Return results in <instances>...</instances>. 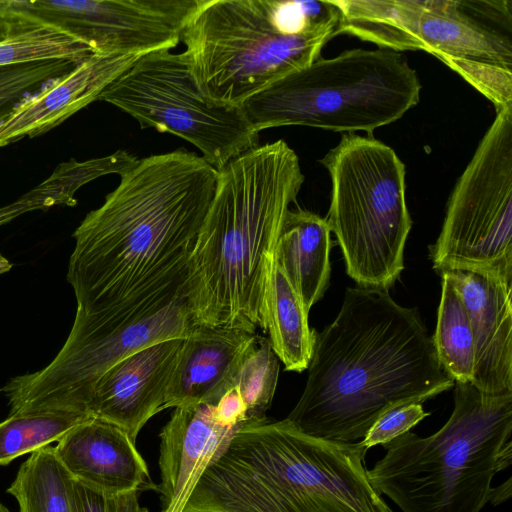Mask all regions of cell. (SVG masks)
Here are the masks:
<instances>
[{
    "mask_svg": "<svg viewBox=\"0 0 512 512\" xmlns=\"http://www.w3.org/2000/svg\"><path fill=\"white\" fill-rule=\"evenodd\" d=\"M54 451L74 480L110 498L138 491L149 482L135 441L119 426L99 418L76 425Z\"/></svg>",
    "mask_w": 512,
    "mask_h": 512,
    "instance_id": "obj_17",
    "label": "cell"
},
{
    "mask_svg": "<svg viewBox=\"0 0 512 512\" xmlns=\"http://www.w3.org/2000/svg\"><path fill=\"white\" fill-rule=\"evenodd\" d=\"M1 391H2V390L0 389V393H1Z\"/></svg>",
    "mask_w": 512,
    "mask_h": 512,
    "instance_id": "obj_36",
    "label": "cell"
},
{
    "mask_svg": "<svg viewBox=\"0 0 512 512\" xmlns=\"http://www.w3.org/2000/svg\"><path fill=\"white\" fill-rule=\"evenodd\" d=\"M76 65L66 59H50L0 66V123L21 101L67 74Z\"/></svg>",
    "mask_w": 512,
    "mask_h": 512,
    "instance_id": "obj_26",
    "label": "cell"
},
{
    "mask_svg": "<svg viewBox=\"0 0 512 512\" xmlns=\"http://www.w3.org/2000/svg\"><path fill=\"white\" fill-rule=\"evenodd\" d=\"M257 334L199 324L184 338L167 389L164 408L216 404L233 379Z\"/></svg>",
    "mask_w": 512,
    "mask_h": 512,
    "instance_id": "obj_18",
    "label": "cell"
},
{
    "mask_svg": "<svg viewBox=\"0 0 512 512\" xmlns=\"http://www.w3.org/2000/svg\"><path fill=\"white\" fill-rule=\"evenodd\" d=\"M511 496V478L506 483L493 488L490 501L493 505L503 503Z\"/></svg>",
    "mask_w": 512,
    "mask_h": 512,
    "instance_id": "obj_31",
    "label": "cell"
},
{
    "mask_svg": "<svg viewBox=\"0 0 512 512\" xmlns=\"http://www.w3.org/2000/svg\"><path fill=\"white\" fill-rule=\"evenodd\" d=\"M416 71L399 52L345 51L318 58L247 99L240 107L257 132L300 125L324 130H374L399 120L419 102Z\"/></svg>",
    "mask_w": 512,
    "mask_h": 512,
    "instance_id": "obj_6",
    "label": "cell"
},
{
    "mask_svg": "<svg viewBox=\"0 0 512 512\" xmlns=\"http://www.w3.org/2000/svg\"><path fill=\"white\" fill-rule=\"evenodd\" d=\"M421 403H410L397 406L383 413L360 441L367 450L375 445H385L403 435L429 416Z\"/></svg>",
    "mask_w": 512,
    "mask_h": 512,
    "instance_id": "obj_28",
    "label": "cell"
},
{
    "mask_svg": "<svg viewBox=\"0 0 512 512\" xmlns=\"http://www.w3.org/2000/svg\"><path fill=\"white\" fill-rule=\"evenodd\" d=\"M246 425L245 406L235 388L216 404L174 408L159 435L161 512H183L205 468Z\"/></svg>",
    "mask_w": 512,
    "mask_h": 512,
    "instance_id": "obj_13",
    "label": "cell"
},
{
    "mask_svg": "<svg viewBox=\"0 0 512 512\" xmlns=\"http://www.w3.org/2000/svg\"><path fill=\"white\" fill-rule=\"evenodd\" d=\"M72 512H113V498L73 479Z\"/></svg>",
    "mask_w": 512,
    "mask_h": 512,
    "instance_id": "obj_29",
    "label": "cell"
},
{
    "mask_svg": "<svg viewBox=\"0 0 512 512\" xmlns=\"http://www.w3.org/2000/svg\"><path fill=\"white\" fill-rule=\"evenodd\" d=\"M89 415L45 412L9 415L0 422V466L58 442Z\"/></svg>",
    "mask_w": 512,
    "mask_h": 512,
    "instance_id": "obj_24",
    "label": "cell"
},
{
    "mask_svg": "<svg viewBox=\"0 0 512 512\" xmlns=\"http://www.w3.org/2000/svg\"><path fill=\"white\" fill-rule=\"evenodd\" d=\"M202 0H5L11 19L47 24L93 53L144 55L171 50Z\"/></svg>",
    "mask_w": 512,
    "mask_h": 512,
    "instance_id": "obj_11",
    "label": "cell"
},
{
    "mask_svg": "<svg viewBox=\"0 0 512 512\" xmlns=\"http://www.w3.org/2000/svg\"><path fill=\"white\" fill-rule=\"evenodd\" d=\"M198 325L187 299L112 328L75 316L64 345L47 366L12 378L4 386L9 415L45 412L89 415L87 406L92 388L109 368L151 344L184 339Z\"/></svg>",
    "mask_w": 512,
    "mask_h": 512,
    "instance_id": "obj_10",
    "label": "cell"
},
{
    "mask_svg": "<svg viewBox=\"0 0 512 512\" xmlns=\"http://www.w3.org/2000/svg\"><path fill=\"white\" fill-rule=\"evenodd\" d=\"M98 100L127 113L142 129L188 141L217 170L259 145V132L241 107L213 104L202 96L184 51L142 55Z\"/></svg>",
    "mask_w": 512,
    "mask_h": 512,
    "instance_id": "obj_9",
    "label": "cell"
},
{
    "mask_svg": "<svg viewBox=\"0 0 512 512\" xmlns=\"http://www.w3.org/2000/svg\"><path fill=\"white\" fill-rule=\"evenodd\" d=\"M182 341H159L109 368L92 388L88 414L119 426L135 441L148 420L165 409Z\"/></svg>",
    "mask_w": 512,
    "mask_h": 512,
    "instance_id": "obj_14",
    "label": "cell"
},
{
    "mask_svg": "<svg viewBox=\"0 0 512 512\" xmlns=\"http://www.w3.org/2000/svg\"><path fill=\"white\" fill-rule=\"evenodd\" d=\"M12 21L9 33L0 40V66L50 59L80 63L93 53L84 42L57 27Z\"/></svg>",
    "mask_w": 512,
    "mask_h": 512,
    "instance_id": "obj_23",
    "label": "cell"
},
{
    "mask_svg": "<svg viewBox=\"0 0 512 512\" xmlns=\"http://www.w3.org/2000/svg\"><path fill=\"white\" fill-rule=\"evenodd\" d=\"M330 233L325 218L301 208L289 209L276 242L274 260L308 312L323 297L329 284Z\"/></svg>",
    "mask_w": 512,
    "mask_h": 512,
    "instance_id": "obj_19",
    "label": "cell"
},
{
    "mask_svg": "<svg viewBox=\"0 0 512 512\" xmlns=\"http://www.w3.org/2000/svg\"><path fill=\"white\" fill-rule=\"evenodd\" d=\"M453 386L417 309L386 290L347 288L334 321L315 330L307 382L286 419L310 436L355 443L386 411Z\"/></svg>",
    "mask_w": 512,
    "mask_h": 512,
    "instance_id": "obj_2",
    "label": "cell"
},
{
    "mask_svg": "<svg viewBox=\"0 0 512 512\" xmlns=\"http://www.w3.org/2000/svg\"><path fill=\"white\" fill-rule=\"evenodd\" d=\"M12 263L3 255H0V275L10 271Z\"/></svg>",
    "mask_w": 512,
    "mask_h": 512,
    "instance_id": "obj_33",
    "label": "cell"
},
{
    "mask_svg": "<svg viewBox=\"0 0 512 512\" xmlns=\"http://www.w3.org/2000/svg\"><path fill=\"white\" fill-rule=\"evenodd\" d=\"M12 24V21L0 16V40L9 33Z\"/></svg>",
    "mask_w": 512,
    "mask_h": 512,
    "instance_id": "obj_32",
    "label": "cell"
},
{
    "mask_svg": "<svg viewBox=\"0 0 512 512\" xmlns=\"http://www.w3.org/2000/svg\"><path fill=\"white\" fill-rule=\"evenodd\" d=\"M218 170L185 149L138 159L75 229L77 314L116 327L187 299L189 262Z\"/></svg>",
    "mask_w": 512,
    "mask_h": 512,
    "instance_id": "obj_1",
    "label": "cell"
},
{
    "mask_svg": "<svg viewBox=\"0 0 512 512\" xmlns=\"http://www.w3.org/2000/svg\"><path fill=\"white\" fill-rule=\"evenodd\" d=\"M445 64L489 98L497 112L512 107V70L471 61Z\"/></svg>",
    "mask_w": 512,
    "mask_h": 512,
    "instance_id": "obj_27",
    "label": "cell"
},
{
    "mask_svg": "<svg viewBox=\"0 0 512 512\" xmlns=\"http://www.w3.org/2000/svg\"><path fill=\"white\" fill-rule=\"evenodd\" d=\"M113 512H149L138 501V491L113 497Z\"/></svg>",
    "mask_w": 512,
    "mask_h": 512,
    "instance_id": "obj_30",
    "label": "cell"
},
{
    "mask_svg": "<svg viewBox=\"0 0 512 512\" xmlns=\"http://www.w3.org/2000/svg\"><path fill=\"white\" fill-rule=\"evenodd\" d=\"M0 512H11L6 506L0 503Z\"/></svg>",
    "mask_w": 512,
    "mask_h": 512,
    "instance_id": "obj_34",
    "label": "cell"
},
{
    "mask_svg": "<svg viewBox=\"0 0 512 512\" xmlns=\"http://www.w3.org/2000/svg\"><path fill=\"white\" fill-rule=\"evenodd\" d=\"M308 311L282 268L273 259L264 295L265 332L287 371L302 372L312 355L315 329Z\"/></svg>",
    "mask_w": 512,
    "mask_h": 512,
    "instance_id": "obj_20",
    "label": "cell"
},
{
    "mask_svg": "<svg viewBox=\"0 0 512 512\" xmlns=\"http://www.w3.org/2000/svg\"><path fill=\"white\" fill-rule=\"evenodd\" d=\"M454 386V409L442 428L395 438L367 470L371 485L402 512H480L494 476L512 463V393Z\"/></svg>",
    "mask_w": 512,
    "mask_h": 512,
    "instance_id": "obj_5",
    "label": "cell"
},
{
    "mask_svg": "<svg viewBox=\"0 0 512 512\" xmlns=\"http://www.w3.org/2000/svg\"><path fill=\"white\" fill-rule=\"evenodd\" d=\"M430 252L439 273L463 270L512 283V107L497 112L458 178Z\"/></svg>",
    "mask_w": 512,
    "mask_h": 512,
    "instance_id": "obj_8",
    "label": "cell"
},
{
    "mask_svg": "<svg viewBox=\"0 0 512 512\" xmlns=\"http://www.w3.org/2000/svg\"><path fill=\"white\" fill-rule=\"evenodd\" d=\"M339 17L335 1L202 0L181 41L202 96L240 107L318 59Z\"/></svg>",
    "mask_w": 512,
    "mask_h": 512,
    "instance_id": "obj_4",
    "label": "cell"
},
{
    "mask_svg": "<svg viewBox=\"0 0 512 512\" xmlns=\"http://www.w3.org/2000/svg\"><path fill=\"white\" fill-rule=\"evenodd\" d=\"M279 376L278 357L268 338L257 335L246 351L233 379L246 413L248 424L264 422Z\"/></svg>",
    "mask_w": 512,
    "mask_h": 512,
    "instance_id": "obj_25",
    "label": "cell"
},
{
    "mask_svg": "<svg viewBox=\"0 0 512 512\" xmlns=\"http://www.w3.org/2000/svg\"><path fill=\"white\" fill-rule=\"evenodd\" d=\"M440 274L453 284L470 319L474 338L471 383L485 394L512 393V283L463 270Z\"/></svg>",
    "mask_w": 512,
    "mask_h": 512,
    "instance_id": "obj_15",
    "label": "cell"
},
{
    "mask_svg": "<svg viewBox=\"0 0 512 512\" xmlns=\"http://www.w3.org/2000/svg\"><path fill=\"white\" fill-rule=\"evenodd\" d=\"M3 2H4V0H0V16H1V11H2V7H3Z\"/></svg>",
    "mask_w": 512,
    "mask_h": 512,
    "instance_id": "obj_35",
    "label": "cell"
},
{
    "mask_svg": "<svg viewBox=\"0 0 512 512\" xmlns=\"http://www.w3.org/2000/svg\"><path fill=\"white\" fill-rule=\"evenodd\" d=\"M328 170L331 203L325 218L347 274L359 287L388 291L404 269L412 226L404 163L373 136L347 133L320 160Z\"/></svg>",
    "mask_w": 512,
    "mask_h": 512,
    "instance_id": "obj_7",
    "label": "cell"
},
{
    "mask_svg": "<svg viewBox=\"0 0 512 512\" xmlns=\"http://www.w3.org/2000/svg\"><path fill=\"white\" fill-rule=\"evenodd\" d=\"M407 50L512 70V2L411 0Z\"/></svg>",
    "mask_w": 512,
    "mask_h": 512,
    "instance_id": "obj_12",
    "label": "cell"
},
{
    "mask_svg": "<svg viewBox=\"0 0 512 512\" xmlns=\"http://www.w3.org/2000/svg\"><path fill=\"white\" fill-rule=\"evenodd\" d=\"M304 180L296 152L282 139L218 169L186 285L198 324L265 331L264 295L276 242Z\"/></svg>",
    "mask_w": 512,
    "mask_h": 512,
    "instance_id": "obj_3",
    "label": "cell"
},
{
    "mask_svg": "<svg viewBox=\"0 0 512 512\" xmlns=\"http://www.w3.org/2000/svg\"><path fill=\"white\" fill-rule=\"evenodd\" d=\"M437 325L432 336L442 368L454 382L471 383L474 375V338L461 296L442 276Z\"/></svg>",
    "mask_w": 512,
    "mask_h": 512,
    "instance_id": "obj_22",
    "label": "cell"
},
{
    "mask_svg": "<svg viewBox=\"0 0 512 512\" xmlns=\"http://www.w3.org/2000/svg\"><path fill=\"white\" fill-rule=\"evenodd\" d=\"M72 487L73 478L48 446L22 463L7 493L19 512H72Z\"/></svg>",
    "mask_w": 512,
    "mask_h": 512,
    "instance_id": "obj_21",
    "label": "cell"
},
{
    "mask_svg": "<svg viewBox=\"0 0 512 512\" xmlns=\"http://www.w3.org/2000/svg\"><path fill=\"white\" fill-rule=\"evenodd\" d=\"M142 56V55H141ZM140 55L92 53L70 72L21 101L0 123V147L34 138L98 100Z\"/></svg>",
    "mask_w": 512,
    "mask_h": 512,
    "instance_id": "obj_16",
    "label": "cell"
}]
</instances>
